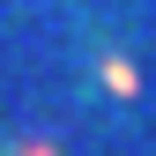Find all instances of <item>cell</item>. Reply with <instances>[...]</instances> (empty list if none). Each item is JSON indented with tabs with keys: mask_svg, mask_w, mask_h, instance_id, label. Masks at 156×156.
I'll return each instance as SVG.
<instances>
[{
	"mask_svg": "<svg viewBox=\"0 0 156 156\" xmlns=\"http://www.w3.org/2000/svg\"><path fill=\"white\" fill-rule=\"evenodd\" d=\"M23 156H45V149H23Z\"/></svg>",
	"mask_w": 156,
	"mask_h": 156,
	"instance_id": "obj_1",
	"label": "cell"
}]
</instances>
